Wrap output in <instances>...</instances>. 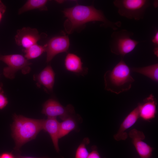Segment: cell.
<instances>
[{
    "label": "cell",
    "mask_w": 158,
    "mask_h": 158,
    "mask_svg": "<svg viewBox=\"0 0 158 158\" xmlns=\"http://www.w3.org/2000/svg\"><path fill=\"white\" fill-rule=\"evenodd\" d=\"M152 42L154 44L155 47H158V31L157 30L155 35L153 37Z\"/></svg>",
    "instance_id": "25"
},
{
    "label": "cell",
    "mask_w": 158,
    "mask_h": 158,
    "mask_svg": "<svg viewBox=\"0 0 158 158\" xmlns=\"http://www.w3.org/2000/svg\"><path fill=\"white\" fill-rule=\"evenodd\" d=\"M6 6L1 0H0V22L6 11Z\"/></svg>",
    "instance_id": "23"
},
{
    "label": "cell",
    "mask_w": 158,
    "mask_h": 158,
    "mask_svg": "<svg viewBox=\"0 0 158 158\" xmlns=\"http://www.w3.org/2000/svg\"><path fill=\"white\" fill-rule=\"evenodd\" d=\"M113 3L120 16L136 20L143 19L151 4L148 0H114Z\"/></svg>",
    "instance_id": "4"
},
{
    "label": "cell",
    "mask_w": 158,
    "mask_h": 158,
    "mask_svg": "<svg viewBox=\"0 0 158 158\" xmlns=\"http://www.w3.org/2000/svg\"><path fill=\"white\" fill-rule=\"evenodd\" d=\"M48 133L52 140L54 148L57 152L59 151V140L60 130V122L55 117H48L45 120L43 129Z\"/></svg>",
    "instance_id": "14"
},
{
    "label": "cell",
    "mask_w": 158,
    "mask_h": 158,
    "mask_svg": "<svg viewBox=\"0 0 158 158\" xmlns=\"http://www.w3.org/2000/svg\"><path fill=\"white\" fill-rule=\"evenodd\" d=\"M139 118L138 109L137 107L125 118L117 133L114 135V139L117 141L126 140L128 135L126 131L133 126Z\"/></svg>",
    "instance_id": "12"
},
{
    "label": "cell",
    "mask_w": 158,
    "mask_h": 158,
    "mask_svg": "<svg viewBox=\"0 0 158 158\" xmlns=\"http://www.w3.org/2000/svg\"><path fill=\"white\" fill-rule=\"evenodd\" d=\"M46 44V62L48 63L58 54L67 51L70 42L67 36H57L51 38Z\"/></svg>",
    "instance_id": "8"
},
{
    "label": "cell",
    "mask_w": 158,
    "mask_h": 158,
    "mask_svg": "<svg viewBox=\"0 0 158 158\" xmlns=\"http://www.w3.org/2000/svg\"><path fill=\"white\" fill-rule=\"evenodd\" d=\"M1 55L0 54V58H1Z\"/></svg>",
    "instance_id": "28"
},
{
    "label": "cell",
    "mask_w": 158,
    "mask_h": 158,
    "mask_svg": "<svg viewBox=\"0 0 158 158\" xmlns=\"http://www.w3.org/2000/svg\"><path fill=\"white\" fill-rule=\"evenodd\" d=\"M40 39L41 36L36 29L28 27L18 30L15 36L16 43L24 49L37 44Z\"/></svg>",
    "instance_id": "9"
},
{
    "label": "cell",
    "mask_w": 158,
    "mask_h": 158,
    "mask_svg": "<svg viewBox=\"0 0 158 158\" xmlns=\"http://www.w3.org/2000/svg\"></svg>",
    "instance_id": "29"
},
{
    "label": "cell",
    "mask_w": 158,
    "mask_h": 158,
    "mask_svg": "<svg viewBox=\"0 0 158 158\" xmlns=\"http://www.w3.org/2000/svg\"><path fill=\"white\" fill-rule=\"evenodd\" d=\"M90 142L89 138H84L78 147L75 153L74 158H87L89 153L86 148V146Z\"/></svg>",
    "instance_id": "20"
},
{
    "label": "cell",
    "mask_w": 158,
    "mask_h": 158,
    "mask_svg": "<svg viewBox=\"0 0 158 158\" xmlns=\"http://www.w3.org/2000/svg\"><path fill=\"white\" fill-rule=\"evenodd\" d=\"M92 151L89 153L87 158H102L97 150L96 146H92Z\"/></svg>",
    "instance_id": "22"
},
{
    "label": "cell",
    "mask_w": 158,
    "mask_h": 158,
    "mask_svg": "<svg viewBox=\"0 0 158 158\" xmlns=\"http://www.w3.org/2000/svg\"><path fill=\"white\" fill-rule=\"evenodd\" d=\"M60 122L59 139L68 134L73 130H78L80 123L82 122L81 117L75 113L72 115Z\"/></svg>",
    "instance_id": "15"
},
{
    "label": "cell",
    "mask_w": 158,
    "mask_h": 158,
    "mask_svg": "<svg viewBox=\"0 0 158 158\" xmlns=\"http://www.w3.org/2000/svg\"><path fill=\"white\" fill-rule=\"evenodd\" d=\"M157 105L156 99L152 94H150L137 106L139 117L146 121L154 119L157 113Z\"/></svg>",
    "instance_id": "11"
},
{
    "label": "cell",
    "mask_w": 158,
    "mask_h": 158,
    "mask_svg": "<svg viewBox=\"0 0 158 158\" xmlns=\"http://www.w3.org/2000/svg\"><path fill=\"white\" fill-rule=\"evenodd\" d=\"M0 61L7 65L4 68L3 73L6 77L10 79L14 78L15 73L19 70H21L24 74L28 73L30 70V66L32 63L20 54L1 55Z\"/></svg>",
    "instance_id": "6"
},
{
    "label": "cell",
    "mask_w": 158,
    "mask_h": 158,
    "mask_svg": "<svg viewBox=\"0 0 158 158\" xmlns=\"http://www.w3.org/2000/svg\"><path fill=\"white\" fill-rule=\"evenodd\" d=\"M64 65L67 71L78 75L84 76L88 72V69L83 67L80 57L73 53L67 54L65 59Z\"/></svg>",
    "instance_id": "13"
},
{
    "label": "cell",
    "mask_w": 158,
    "mask_h": 158,
    "mask_svg": "<svg viewBox=\"0 0 158 158\" xmlns=\"http://www.w3.org/2000/svg\"><path fill=\"white\" fill-rule=\"evenodd\" d=\"M11 125L12 136L15 142V149L18 151L26 143L35 138L43 130L44 119H34L14 114Z\"/></svg>",
    "instance_id": "2"
},
{
    "label": "cell",
    "mask_w": 158,
    "mask_h": 158,
    "mask_svg": "<svg viewBox=\"0 0 158 158\" xmlns=\"http://www.w3.org/2000/svg\"><path fill=\"white\" fill-rule=\"evenodd\" d=\"M16 158H50L48 157H30L23 156H18Z\"/></svg>",
    "instance_id": "27"
},
{
    "label": "cell",
    "mask_w": 158,
    "mask_h": 158,
    "mask_svg": "<svg viewBox=\"0 0 158 158\" xmlns=\"http://www.w3.org/2000/svg\"><path fill=\"white\" fill-rule=\"evenodd\" d=\"M130 70L147 77L156 82H158V63L141 67H132Z\"/></svg>",
    "instance_id": "17"
},
{
    "label": "cell",
    "mask_w": 158,
    "mask_h": 158,
    "mask_svg": "<svg viewBox=\"0 0 158 158\" xmlns=\"http://www.w3.org/2000/svg\"><path fill=\"white\" fill-rule=\"evenodd\" d=\"M46 44L43 46L34 44L27 49H24L25 57L28 60L37 58L46 51Z\"/></svg>",
    "instance_id": "19"
},
{
    "label": "cell",
    "mask_w": 158,
    "mask_h": 158,
    "mask_svg": "<svg viewBox=\"0 0 158 158\" xmlns=\"http://www.w3.org/2000/svg\"><path fill=\"white\" fill-rule=\"evenodd\" d=\"M154 54L158 57V47H154L153 50Z\"/></svg>",
    "instance_id": "26"
},
{
    "label": "cell",
    "mask_w": 158,
    "mask_h": 158,
    "mask_svg": "<svg viewBox=\"0 0 158 158\" xmlns=\"http://www.w3.org/2000/svg\"><path fill=\"white\" fill-rule=\"evenodd\" d=\"M128 135L140 157L150 158L152 154L153 149L143 141L145 138L143 132L134 128L129 132Z\"/></svg>",
    "instance_id": "10"
},
{
    "label": "cell",
    "mask_w": 158,
    "mask_h": 158,
    "mask_svg": "<svg viewBox=\"0 0 158 158\" xmlns=\"http://www.w3.org/2000/svg\"><path fill=\"white\" fill-rule=\"evenodd\" d=\"M65 16L67 18L65 28L67 33H71L75 29L86 23L91 21H100L106 27H109L114 31L121 25L120 21H111L108 19L101 11L97 9L92 6L77 5L63 11Z\"/></svg>",
    "instance_id": "1"
},
{
    "label": "cell",
    "mask_w": 158,
    "mask_h": 158,
    "mask_svg": "<svg viewBox=\"0 0 158 158\" xmlns=\"http://www.w3.org/2000/svg\"><path fill=\"white\" fill-rule=\"evenodd\" d=\"M42 113L48 117L59 116L62 121L75 113L72 105L69 104L64 107L57 100L53 99H48L44 103Z\"/></svg>",
    "instance_id": "7"
},
{
    "label": "cell",
    "mask_w": 158,
    "mask_h": 158,
    "mask_svg": "<svg viewBox=\"0 0 158 158\" xmlns=\"http://www.w3.org/2000/svg\"><path fill=\"white\" fill-rule=\"evenodd\" d=\"M131 71L129 67L121 59L112 70L107 71L104 74L105 90L116 94L130 90L134 81Z\"/></svg>",
    "instance_id": "3"
},
{
    "label": "cell",
    "mask_w": 158,
    "mask_h": 158,
    "mask_svg": "<svg viewBox=\"0 0 158 158\" xmlns=\"http://www.w3.org/2000/svg\"><path fill=\"white\" fill-rule=\"evenodd\" d=\"M55 78V73L50 65L45 67L36 77L39 83L50 91L53 90Z\"/></svg>",
    "instance_id": "16"
},
{
    "label": "cell",
    "mask_w": 158,
    "mask_h": 158,
    "mask_svg": "<svg viewBox=\"0 0 158 158\" xmlns=\"http://www.w3.org/2000/svg\"><path fill=\"white\" fill-rule=\"evenodd\" d=\"M133 34V32L126 29L114 32L109 45L112 53L123 58L133 51L139 43L131 38Z\"/></svg>",
    "instance_id": "5"
},
{
    "label": "cell",
    "mask_w": 158,
    "mask_h": 158,
    "mask_svg": "<svg viewBox=\"0 0 158 158\" xmlns=\"http://www.w3.org/2000/svg\"><path fill=\"white\" fill-rule=\"evenodd\" d=\"M48 1L46 0H28L18 10V14H21L28 11L38 9L40 11H47L46 6Z\"/></svg>",
    "instance_id": "18"
},
{
    "label": "cell",
    "mask_w": 158,
    "mask_h": 158,
    "mask_svg": "<svg viewBox=\"0 0 158 158\" xmlns=\"http://www.w3.org/2000/svg\"><path fill=\"white\" fill-rule=\"evenodd\" d=\"M8 103L7 98L4 95L1 86L0 85V109H2L5 107Z\"/></svg>",
    "instance_id": "21"
},
{
    "label": "cell",
    "mask_w": 158,
    "mask_h": 158,
    "mask_svg": "<svg viewBox=\"0 0 158 158\" xmlns=\"http://www.w3.org/2000/svg\"><path fill=\"white\" fill-rule=\"evenodd\" d=\"M0 158H15V157L11 153L4 152L0 154Z\"/></svg>",
    "instance_id": "24"
}]
</instances>
